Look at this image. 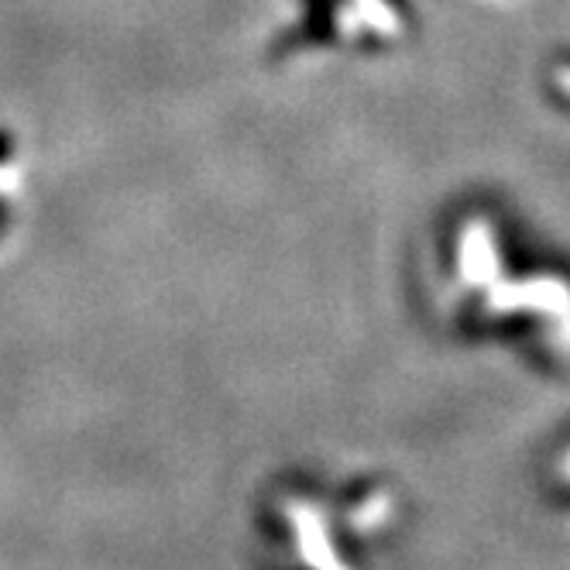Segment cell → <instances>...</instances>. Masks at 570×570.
Wrapping results in <instances>:
<instances>
[{
  "mask_svg": "<svg viewBox=\"0 0 570 570\" xmlns=\"http://www.w3.org/2000/svg\"><path fill=\"white\" fill-rule=\"evenodd\" d=\"M515 252L484 210H464L436 240L440 309L474 334L522 341L543 361H570V275L557 265H512Z\"/></svg>",
  "mask_w": 570,
  "mask_h": 570,
  "instance_id": "1",
  "label": "cell"
}]
</instances>
